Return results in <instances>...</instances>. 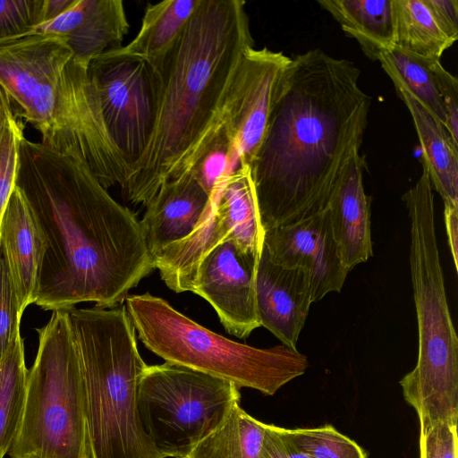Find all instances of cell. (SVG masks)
<instances>
[{
  "instance_id": "6da1fadb",
  "label": "cell",
  "mask_w": 458,
  "mask_h": 458,
  "mask_svg": "<svg viewBox=\"0 0 458 458\" xmlns=\"http://www.w3.org/2000/svg\"><path fill=\"white\" fill-rule=\"evenodd\" d=\"M15 187L46 242L35 301L42 310L121 305L155 269L140 220L76 157L23 137Z\"/></svg>"
},
{
  "instance_id": "7a4b0ae2",
  "label": "cell",
  "mask_w": 458,
  "mask_h": 458,
  "mask_svg": "<svg viewBox=\"0 0 458 458\" xmlns=\"http://www.w3.org/2000/svg\"><path fill=\"white\" fill-rule=\"evenodd\" d=\"M353 62L316 48L292 57L250 165L264 231L325 210L360 153L371 98Z\"/></svg>"
},
{
  "instance_id": "3957f363",
  "label": "cell",
  "mask_w": 458,
  "mask_h": 458,
  "mask_svg": "<svg viewBox=\"0 0 458 458\" xmlns=\"http://www.w3.org/2000/svg\"><path fill=\"white\" fill-rule=\"evenodd\" d=\"M254 47L245 3L199 0L161 70L150 140L121 187L127 200L147 206L180 175L219 119L243 52Z\"/></svg>"
},
{
  "instance_id": "277c9868",
  "label": "cell",
  "mask_w": 458,
  "mask_h": 458,
  "mask_svg": "<svg viewBox=\"0 0 458 458\" xmlns=\"http://www.w3.org/2000/svg\"><path fill=\"white\" fill-rule=\"evenodd\" d=\"M87 66L66 40L34 34L0 46V85L52 150L81 161L100 184L121 187L131 166L106 127Z\"/></svg>"
},
{
  "instance_id": "5b68a950",
  "label": "cell",
  "mask_w": 458,
  "mask_h": 458,
  "mask_svg": "<svg viewBox=\"0 0 458 458\" xmlns=\"http://www.w3.org/2000/svg\"><path fill=\"white\" fill-rule=\"evenodd\" d=\"M65 311L81 362L90 458H162L139 414L147 364L124 304Z\"/></svg>"
},
{
  "instance_id": "8992f818",
  "label": "cell",
  "mask_w": 458,
  "mask_h": 458,
  "mask_svg": "<svg viewBox=\"0 0 458 458\" xmlns=\"http://www.w3.org/2000/svg\"><path fill=\"white\" fill-rule=\"evenodd\" d=\"M411 220L410 266L419 352L401 380L404 400L417 412L420 430L458 422V338L446 299L437 247L433 188L425 169L403 196Z\"/></svg>"
},
{
  "instance_id": "52a82bcc",
  "label": "cell",
  "mask_w": 458,
  "mask_h": 458,
  "mask_svg": "<svg viewBox=\"0 0 458 458\" xmlns=\"http://www.w3.org/2000/svg\"><path fill=\"white\" fill-rule=\"evenodd\" d=\"M125 309L147 349L165 362L266 395L305 373L306 355L285 345L256 348L225 338L148 293L127 295Z\"/></svg>"
},
{
  "instance_id": "ba28073f",
  "label": "cell",
  "mask_w": 458,
  "mask_h": 458,
  "mask_svg": "<svg viewBox=\"0 0 458 458\" xmlns=\"http://www.w3.org/2000/svg\"><path fill=\"white\" fill-rule=\"evenodd\" d=\"M23 413L10 458H90L80 354L65 310L37 328Z\"/></svg>"
},
{
  "instance_id": "9c48e42d",
  "label": "cell",
  "mask_w": 458,
  "mask_h": 458,
  "mask_svg": "<svg viewBox=\"0 0 458 458\" xmlns=\"http://www.w3.org/2000/svg\"><path fill=\"white\" fill-rule=\"evenodd\" d=\"M240 400L233 384L168 362L147 365L139 383L140 421L162 458H187Z\"/></svg>"
},
{
  "instance_id": "30bf717a",
  "label": "cell",
  "mask_w": 458,
  "mask_h": 458,
  "mask_svg": "<svg viewBox=\"0 0 458 458\" xmlns=\"http://www.w3.org/2000/svg\"><path fill=\"white\" fill-rule=\"evenodd\" d=\"M88 72L107 131L132 166L153 133L160 96L159 73L144 59L112 50L93 59Z\"/></svg>"
},
{
  "instance_id": "8fae6325",
  "label": "cell",
  "mask_w": 458,
  "mask_h": 458,
  "mask_svg": "<svg viewBox=\"0 0 458 458\" xmlns=\"http://www.w3.org/2000/svg\"><path fill=\"white\" fill-rule=\"evenodd\" d=\"M292 57L267 47L246 49L222 107L241 166L250 165L264 138L270 114L282 92Z\"/></svg>"
},
{
  "instance_id": "7c38bea8",
  "label": "cell",
  "mask_w": 458,
  "mask_h": 458,
  "mask_svg": "<svg viewBox=\"0 0 458 458\" xmlns=\"http://www.w3.org/2000/svg\"><path fill=\"white\" fill-rule=\"evenodd\" d=\"M258 263L229 241L210 250L197 270L192 293L205 299L225 329L238 338L261 327L256 302Z\"/></svg>"
},
{
  "instance_id": "4fadbf2b",
  "label": "cell",
  "mask_w": 458,
  "mask_h": 458,
  "mask_svg": "<svg viewBox=\"0 0 458 458\" xmlns=\"http://www.w3.org/2000/svg\"><path fill=\"white\" fill-rule=\"evenodd\" d=\"M264 245L273 262L310 273L312 303L343 288L349 270L333 235L327 209L265 231Z\"/></svg>"
},
{
  "instance_id": "5bb4252c",
  "label": "cell",
  "mask_w": 458,
  "mask_h": 458,
  "mask_svg": "<svg viewBox=\"0 0 458 458\" xmlns=\"http://www.w3.org/2000/svg\"><path fill=\"white\" fill-rule=\"evenodd\" d=\"M256 302L260 326L284 345L296 349L312 303L310 273L273 262L263 245L256 272Z\"/></svg>"
},
{
  "instance_id": "9a60e30c",
  "label": "cell",
  "mask_w": 458,
  "mask_h": 458,
  "mask_svg": "<svg viewBox=\"0 0 458 458\" xmlns=\"http://www.w3.org/2000/svg\"><path fill=\"white\" fill-rule=\"evenodd\" d=\"M128 30L122 0H75L64 13L36 27L30 35L64 38L75 59L89 67L96 57L120 48Z\"/></svg>"
},
{
  "instance_id": "2e32d148",
  "label": "cell",
  "mask_w": 458,
  "mask_h": 458,
  "mask_svg": "<svg viewBox=\"0 0 458 458\" xmlns=\"http://www.w3.org/2000/svg\"><path fill=\"white\" fill-rule=\"evenodd\" d=\"M211 198L191 172L165 182L146 206L140 220L151 256L190 235Z\"/></svg>"
},
{
  "instance_id": "e0dca14e",
  "label": "cell",
  "mask_w": 458,
  "mask_h": 458,
  "mask_svg": "<svg viewBox=\"0 0 458 458\" xmlns=\"http://www.w3.org/2000/svg\"><path fill=\"white\" fill-rule=\"evenodd\" d=\"M366 165L360 153L352 158L326 208L342 259L349 271L373 255L371 197L366 194L363 185Z\"/></svg>"
},
{
  "instance_id": "ac0fdd59",
  "label": "cell",
  "mask_w": 458,
  "mask_h": 458,
  "mask_svg": "<svg viewBox=\"0 0 458 458\" xmlns=\"http://www.w3.org/2000/svg\"><path fill=\"white\" fill-rule=\"evenodd\" d=\"M0 238L22 315L37 299L38 273L46 242L28 204L16 187L0 221Z\"/></svg>"
},
{
  "instance_id": "d6986e66",
  "label": "cell",
  "mask_w": 458,
  "mask_h": 458,
  "mask_svg": "<svg viewBox=\"0 0 458 458\" xmlns=\"http://www.w3.org/2000/svg\"><path fill=\"white\" fill-rule=\"evenodd\" d=\"M407 106L422 149V168L444 203L458 205V145L445 126L403 85L393 82Z\"/></svg>"
},
{
  "instance_id": "ffe728a7",
  "label": "cell",
  "mask_w": 458,
  "mask_h": 458,
  "mask_svg": "<svg viewBox=\"0 0 458 458\" xmlns=\"http://www.w3.org/2000/svg\"><path fill=\"white\" fill-rule=\"evenodd\" d=\"M342 30L355 38L364 54L378 61L394 44L393 0H319Z\"/></svg>"
},
{
  "instance_id": "44dd1931",
  "label": "cell",
  "mask_w": 458,
  "mask_h": 458,
  "mask_svg": "<svg viewBox=\"0 0 458 458\" xmlns=\"http://www.w3.org/2000/svg\"><path fill=\"white\" fill-rule=\"evenodd\" d=\"M233 231V242L243 253L259 259L265 231L258 210L250 169L242 165L219 182L210 194Z\"/></svg>"
},
{
  "instance_id": "7402d4cb",
  "label": "cell",
  "mask_w": 458,
  "mask_h": 458,
  "mask_svg": "<svg viewBox=\"0 0 458 458\" xmlns=\"http://www.w3.org/2000/svg\"><path fill=\"white\" fill-rule=\"evenodd\" d=\"M199 2L165 0L148 4L136 37L112 51L144 59L158 72Z\"/></svg>"
},
{
  "instance_id": "603a6c76",
  "label": "cell",
  "mask_w": 458,
  "mask_h": 458,
  "mask_svg": "<svg viewBox=\"0 0 458 458\" xmlns=\"http://www.w3.org/2000/svg\"><path fill=\"white\" fill-rule=\"evenodd\" d=\"M266 423L250 416L237 403L187 458H259Z\"/></svg>"
},
{
  "instance_id": "cb8c5ba5",
  "label": "cell",
  "mask_w": 458,
  "mask_h": 458,
  "mask_svg": "<svg viewBox=\"0 0 458 458\" xmlns=\"http://www.w3.org/2000/svg\"><path fill=\"white\" fill-rule=\"evenodd\" d=\"M394 47L418 57L440 61L454 42L439 29L422 0H393Z\"/></svg>"
},
{
  "instance_id": "d4e9b609",
  "label": "cell",
  "mask_w": 458,
  "mask_h": 458,
  "mask_svg": "<svg viewBox=\"0 0 458 458\" xmlns=\"http://www.w3.org/2000/svg\"><path fill=\"white\" fill-rule=\"evenodd\" d=\"M28 373L20 334L0 361V458L8 454L20 427Z\"/></svg>"
},
{
  "instance_id": "484cf974",
  "label": "cell",
  "mask_w": 458,
  "mask_h": 458,
  "mask_svg": "<svg viewBox=\"0 0 458 458\" xmlns=\"http://www.w3.org/2000/svg\"><path fill=\"white\" fill-rule=\"evenodd\" d=\"M393 82L408 89L445 126V112L437 90L429 60L393 47L378 58Z\"/></svg>"
},
{
  "instance_id": "4316f807",
  "label": "cell",
  "mask_w": 458,
  "mask_h": 458,
  "mask_svg": "<svg viewBox=\"0 0 458 458\" xmlns=\"http://www.w3.org/2000/svg\"><path fill=\"white\" fill-rule=\"evenodd\" d=\"M288 430L295 444L310 458H368L355 441L331 425Z\"/></svg>"
},
{
  "instance_id": "83f0119b",
  "label": "cell",
  "mask_w": 458,
  "mask_h": 458,
  "mask_svg": "<svg viewBox=\"0 0 458 458\" xmlns=\"http://www.w3.org/2000/svg\"><path fill=\"white\" fill-rule=\"evenodd\" d=\"M44 0H0V46L30 35L41 24Z\"/></svg>"
},
{
  "instance_id": "f1b7e54d",
  "label": "cell",
  "mask_w": 458,
  "mask_h": 458,
  "mask_svg": "<svg viewBox=\"0 0 458 458\" xmlns=\"http://www.w3.org/2000/svg\"><path fill=\"white\" fill-rule=\"evenodd\" d=\"M21 317L10 267L0 238V361L21 334Z\"/></svg>"
},
{
  "instance_id": "f546056e",
  "label": "cell",
  "mask_w": 458,
  "mask_h": 458,
  "mask_svg": "<svg viewBox=\"0 0 458 458\" xmlns=\"http://www.w3.org/2000/svg\"><path fill=\"white\" fill-rule=\"evenodd\" d=\"M23 124L12 114L0 126V221L15 187L18 148Z\"/></svg>"
},
{
  "instance_id": "4dcf8cb0",
  "label": "cell",
  "mask_w": 458,
  "mask_h": 458,
  "mask_svg": "<svg viewBox=\"0 0 458 458\" xmlns=\"http://www.w3.org/2000/svg\"><path fill=\"white\" fill-rule=\"evenodd\" d=\"M420 458H458L457 425L437 423L420 430Z\"/></svg>"
},
{
  "instance_id": "1f68e13d",
  "label": "cell",
  "mask_w": 458,
  "mask_h": 458,
  "mask_svg": "<svg viewBox=\"0 0 458 458\" xmlns=\"http://www.w3.org/2000/svg\"><path fill=\"white\" fill-rule=\"evenodd\" d=\"M430 69L445 108V128L458 145V80L443 67L440 61L430 62Z\"/></svg>"
},
{
  "instance_id": "d6a6232c",
  "label": "cell",
  "mask_w": 458,
  "mask_h": 458,
  "mask_svg": "<svg viewBox=\"0 0 458 458\" xmlns=\"http://www.w3.org/2000/svg\"><path fill=\"white\" fill-rule=\"evenodd\" d=\"M259 458H310L292 438L288 428L266 424Z\"/></svg>"
},
{
  "instance_id": "836d02e7",
  "label": "cell",
  "mask_w": 458,
  "mask_h": 458,
  "mask_svg": "<svg viewBox=\"0 0 458 458\" xmlns=\"http://www.w3.org/2000/svg\"><path fill=\"white\" fill-rule=\"evenodd\" d=\"M422 1L442 32L454 43L458 38V1Z\"/></svg>"
},
{
  "instance_id": "e575fe53",
  "label": "cell",
  "mask_w": 458,
  "mask_h": 458,
  "mask_svg": "<svg viewBox=\"0 0 458 458\" xmlns=\"http://www.w3.org/2000/svg\"><path fill=\"white\" fill-rule=\"evenodd\" d=\"M444 216L453 261L458 269V205L444 203Z\"/></svg>"
},
{
  "instance_id": "d590c367",
  "label": "cell",
  "mask_w": 458,
  "mask_h": 458,
  "mask_svg": "<svg viewBox=\"0 0 458 458\" xmlns=\"http://www.w3.org/2000/svg\"><path fill=\"white\" fill-rule=\"evenodd\" d=\"M74 1L75 0H44L41 11V24L57 18L72 6Z\"/></svg>"
},
{
  "instance_id": "8d00e7d4",
  "label": "cell",
  "mask_w": 458,
  "mask_h": 458,
  "mask_svg": "<svg viewBox=\"0 0 458 458\" xmlns=\"http://www.w3.org/2000/svg\"><path fill=\"white\" fill-rule=\"evenodd\" d=\"M13 113L11 100L0 85V126Z\"/></svg>"
}]
</instances>
